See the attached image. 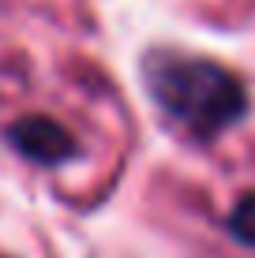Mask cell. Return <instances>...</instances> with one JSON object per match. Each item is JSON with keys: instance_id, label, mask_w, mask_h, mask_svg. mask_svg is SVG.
I'll use <instances>...</instances> for the list:
<instances>
[{"instance_id": "3", "label": "cell", "mask_w": 255, "mask_h": 258, "mask_svg": "<svg viewBox=\"0 0 255 258\" xmlns=\"http://www.w3.org/2000/svg\"><path fill=\"white\" fill-rule=\"evenodd\" d=\"M229 228L240 243H255V195H244L240 199V206L229 217Z\"/></svg>"}, {"instance_id": "2", "label": "cell", "mask_w": 255, "mask_h": 258, "mask_svg": "<svg viewBox=\"0 0 255 258\" xmlns=\"http://www.w3.org/2000/svg\"><path fill=\"white\" fill-rule=\"evenodd\" d=\"M12 142L23 150L26 157H34V161H60V157L72 154V139H68V131L60 127L57 120L49 116H26L12 127Z\"/></svg>"}, {"instance_id": "1", "label": "cell", "mask_w": 255, "mask_h": 258, "mask_svg": "<svg viewBox=\"0 0 255 258\" xmlns=\"http://www.w3.org/2000/svg\"><path fill=\"white\" fill-rule=\"evenodd\" d=\"M146 83H150L158 105L199 139L225 131L248 109V94H244L240 79L229 68L203 56L154 52L146 60Z\"/></svg>"}]
</instances>
